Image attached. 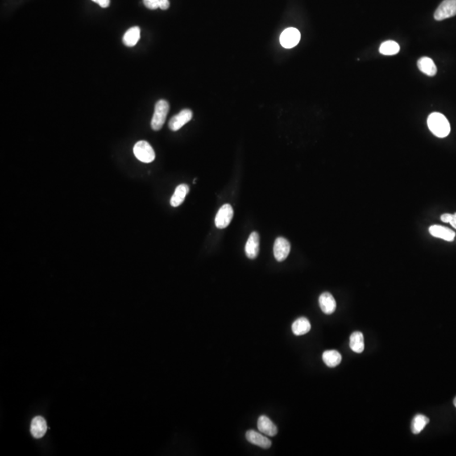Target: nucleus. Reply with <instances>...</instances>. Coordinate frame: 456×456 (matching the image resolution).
<instances>
[{"mask_svg":"<svg viewBox=\"0 0 456 456\" xmlns=\"http://www.w3.org/2000/svg\"><path fill=\"white\" fill-rule=\"evenodd\" d=\"M428 126L430 131L439 138L448 136L450 132V125L445 116L440 113H431L428 118Z\"/></svg>","mask_w":456,"mask_h":456,"instance_id":"nucleus-1","label":"nucleus"},{"mask_svg":"<svg viewBox=\"0 0 456 456\" xmlns=\"http://www.w3.org/2000/svg\"><path fill=\"white\" fill-rule=\"evenodd\" d=\"M169 103L165 100H160L155 104V112L151 119V128L153 130L158 131L163 127L167 113L169 112Z\"/></svg>","mask_w":456,"mask_h":456,"instance_id":"nucleus-2","label":"nucleus"},{"mask_svg":"<svg viewBox=\"0 0 456 456\" xmlns=\"http://www.w3.org/2000/svg\"><path fill=\"white\" fill-rule=\"evenodd\" d=\"M134 154L135 157L142 163H150L155 160V151L146 141H141L134 145Z\"/></svg>","mask_w":456,"mask_h":456,"instance_id":"nucleus-3","label":"nucleus"},{"mask_svg":"<svg viewBox=\"0 0 456 456\" xmlns=\"http://www.w3.org/2000/svg\"><path fill=\"white\" fill-rule=\"evenodd\" d=\"M456 15V0H444L434 13L436 21H443Z\"/></svg>","mask_w":456,"mask_h":456,"instance_id":"nucleus-4","label":"nucleus"},{"mask_svg":"<svg viewBox=\"0 0 456 456\" xmlns=\"http://www.w3.org/2000/svg\"><path fill=\"white\" fill-rule=\"evenodd\" d=\"M301 39V34L299 30L290 27L283 31L280 37V43L285 48H292L299 44Z\"/></svg>","mask_w":456,"mask_h":456,"instance_id":"nucleus-5","label":"nucleus"},{"mask_svg":"<svg viewBox=\"0 0 456 456\" xmlns=\"http://www.w3.org/2000/svg\"><path fill=\"white\" fill-rule=\"evenodd\" d=\"M233 209L232 205L229 204L224 205L219 209L217 216H216V219H215L216 226L219 229H224V228L227 227L233 220Z\"/></svg>","mask_w":456,"mask_h":456,"instance_id":"nucleus-6","label":"nucleus"},{"mask_svg":"<svg viewBox=\"0 0 456 456\" xmlns=\"http://www.w3.org/2000/svg\"><path fill=\"white\" fill-rule=\"evenodd\" d=\"M291 251V244L286 238L280 237L275 239L274 243V255L278 262L287 259Z\"/></svg>","mask_w":456,"mask_h":456,"instance_id":"nucleus-7","label":"nucleus"},{"mask_svg":"<svg viewBox=\"0 0 456 456\" xmlns=\"http://www.w3.org/2000/svg\"><path fill=\"white\" fill-rule=\"evenodd\" d=\"M193 118V112L189 109H184L177 115L171 118L169 122L170 130L178 131Z\"/></svg>","mask_w":456,"mask_h":456,"instance_id":"nucleus-8","label":"nucleus"},{"mask_svg":"<svg viewBox=\"0 0 456 456\" xmlns=\"http://www.w3.org/2000/svg\"><path fill=\"white\" fill-rule=\"evenodd\" d=\"M259 252V233L254 232L250 234L245 245V253L248 258L256 259Z\"/></svg>","mask_w":456,"mask_h":456,"instance_id":"nucleus-9","label":"nucleus"},{"mask_svg":"<svg viewBox=\"0 0 456 456\" xmlns=\"http://www.w3.org/2000/svg\"><path fill=\"white\" fill-rule=\"evenodd\" d=\"M257 427L260 433L267 435L270 437H274L277 434L278 429L275 424L269 418L268 416H260L258 419Z\"/></svg>","mask_w":456,"mask_h":456,"instance_id":"nucleus-10","label":"nucleus"},{"mask_svg":"<svg viewBox=\"0 0 456 456\" xmlns=\"http://www.w3.org/2000/svg\"><path fill=\"white\" fill-rule=\"evenodd\" d=\"M246 439L249 442L251 443L253 445L260 447L262 449H270L271 448V440L266 436H264L262 433H258L256 431H248L246 433Z\"/></svg>","mask_w":456,"mask_h":456,"instance_id":"nucleus-11","label":"nucleus"},{"mask_svg":"<svg viewBox=\"0 0 456 456\" xmlns=\"http://www.w3.org/2000/svg\"><path fill=\"white\" fill-rule=\"evenodd\" d=\"M319 304L321 310L325 314H331L337 308V302L335 300L334 296L329 292H324L320 295Z\"/></svg>","mask_w":456,"mask_h":456,"instance_id":"nucleus-12","label":"nucleus"},{"mask_svg":"<svg viewBox=\"0 0 456 456\" xmlns=\"http://www.w3.org/2000/svg\"><path fill=\"white\" fill-rule=\"evenodd\" d=\"M429 233L435 238H441V239L445 240L448 242H451L455 237V233L454 231L451 230L450 228L440 226V225L431 226L429 227Z\"/></svg>","mask_w":456,"mask_h":456,"instance_id":"nucleus-13","label":"nucleus"},{"mask_svg":"<svg viewBox=\"0 0 456 456\" xmlns=\"http://www.w3.org/2000/svg\"><path fill=\"white\" fill-rule=\"evenodd\" d=\"M47 426L46 420L43 416H36L31 422V433L36 439H41L47 432Z\"/></svg>","mask_w":456,"mask_h":456,"instance_id":"nucleus-14","label":"nucleus"},{"mask_svg":"<svg viewBox=\"0 0 456 456\" xmlns=\"http://www.w3.org/2000/svg\"><path fill=\"white\" fill-rule=\"evenodd\" d=\"M188 192H189V187L187 184H180L178 186L170 200L171 205L172 207H178L182 205Z\"/></svg>","mask_w":456,"mask_h":456,"instance_id":"nucleus-15","label":"nucleus"},{"mask_svg":"<svg viewBox=\"0 0 456 456\" xmlns=\"http://www.w3.org/2000/svg\"><path fill=\"white\" fill-rule=\"evenodd\" d=\"M419 69L428 76H434L437 74V67L433 59L428 57H423L417 61Z\"/></svg>","mask_w":456,"mask_h":456,"instance_id":"nucleus-16","label":"nucleus"},{"mask_svg":"<svg viewBox=\"0 0 456 456\" xmlns=\"http://www.w3.org/2000/svg\"><path fill=\"white\" fill-rule=\"evenodd\" d=\"M311 325L307 318H299L294 321L292 325V330L295 336H303L310 331Z\"/></svg>","mask_w":456,"mask_h":456,"instance_id":"nucleus-17","label":"nucleus"},{"mask_svg":"<svg viewBox=\"0 0 456 456\" xmlns=\"http://www.w3.org/2000/svg\"><path fill=\"white\" fill-rule=\"evenodd\" d=\"M141 38V29L138 26H134L129 29L122 38V43L127 47H134L139 42Z\"/></svg>","mask_w":456,"mask_h":456,"instance_id":"nucleus-18","label":"nucleus"},{"mask_svg":"<svg viewBox=\"0 0 456 456\" xmlns=\"http://www.w3.org/2000/svg\"><path fill=\"white\" fill-rule=\"evenodd\" d=\"M350 347L356 353H362L364 350V338L362 332L355 331L350 335Z\"/></svg>","mask_w":456,"mask_h":456,"instance_id":"nucleus-19","label":"nucleus"},{"mask_svg":"<svg viewBox=\"0 0 456 456\" xmlns=\"http://www.w3.org/2000/svg\"><path fill=\"white\" fill-rule=\"evenodd\" d=\"M322 358L324 362L329 367H337L341 363L342 359L341 354L335 350H325L323 353Z\"/></svg>","mask_w":456,"mask_h":456,"instance_id":"nucleus-20","label":"nucleus"},{"mask_svg":"<svg viewBox=\"0 0 456 456\" xmlns=\"http://www.w3.org/2000/svg\"><path fill=\"white\" fill-rule=\"evenodd\" d=\"M379 52L381 55L387 56L397 55L398 52H400V46L394 41H386L381 44Z\"/></svg>","mask_w":456,"mask_h":456,"instance_id":"nucleus-21","label":"nucleus"},{"mask_svg":"<svg viewBox=\"0 0 456 456\" xmlns=\"http://www.w3.org/2000/svg\"><path fill=\"white\" fill-rule=\"evenodd\" d=\"M429 423V419L424 415H416L412 420V431L414 434H418L424 430L427 424Z\"/></svg>","mask_w":456,"mask_h":456,"instance_id":"nucleus-22","label":"nucleus"},{"mask_svg":"<svg viewBox=\"0 0 456 456\" xmlns=\"http://www.w3.org/2000/svg\"><path fill=\"white\" fill-rule=\"evenodd\" d=\"M160 0H143L144 5L150 10H156L159 8Z\"/></svg>","mask_w":456,"mask_h":456,"instance_id":"nucleus-23","label":"nucleus"},{"mask_svg":"<svg viewBox=\"0 0 456 456\" xmlns=\"http://www.w3.org/2000/svg\"><path fill=\"white\" fill-rule=\"evenodd\" d=\"M92 1L98 4L101 8H108L110 5V0H92Z\"/></svg>","mask_w":456,"mask_h":456,"instance_id":"nucleus-24","label":"nucleus"},{"mask_svg":"<svg viewBox=\"0 0 456 456\" xmlns=\"http://www.w3.org/2000/svg\"><path fill=\"white\" fill-rule=\"evenodd\" d=\"M169 0H160V2H159V8L160 9H162L163 10H166L169 8Z\"/></svg>","mask_w":456,"mask_h":456,"instance_id":"nucleus-25","label":"nucleus"},{"mask_svg":"<svg viewBox=\"0 0 456 456\" xmlns=\"http://www.w3.org/2000/svg\"><path fill=\"white\" fill-rule=\"evenodd\" d=\"M452 217H453V215L451 214H444L441 216V221H444V222H450L451 221Z\"/></svg>","mask_w":456,"mask_h":456,"instance_id":"nucleus-26","label":"nucleus"},{"mask_svg":"<svg viewBox=\"0 0 456 456\" xmlns=\"http://www.w3.org/2000/svg\"><path fill=\"white\" fill-rule=\"evenodd\" d=\"M449 223L451 224V226L456 229V213L453 215V217H452L451 221H450Z\"/></svg>","mask_w":456,"mask_h":456,"instance_id":"nucleus-27","label":"nucleus"},{"mask_svg":"<svg viewBox=\"0 0 456 456\" xmlns=\"http://www.w3.org/2000/svg\"><path fill=\"white\" fill-rule=\"evenodd\" d=\"M454 407H456V397L454 398Z\"/></svg>","mask_w":456,"mask_h":456,"instance_id":"nucleus-28","label":"nucleus"}]
</instances>
